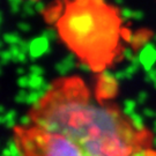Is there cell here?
Masks as SVG:
<instances>
[{
    "label": "cell",
    "mask_w": 156,
    "mask_h": 156,
    "mask_svg": "<svg viewBox=\"0 0 156 156\" xmlns=\"http://www.w3.org/2000/svg\"><path fill=\"white\" fill-rule=\"evenodd\" d=\"M28 123L73 141L89 156H140L149 134L75 75L55 80L28 109Z\"/></svg>",
    "instance_id": "obj_1"
},
{
    "label": "cell",
    "mask_w": 156,
    "mask_h": 156,
    "mask_svg": "<svg viewBox=\"0 0 156 156\" xmlns=\"http://www.w3.org/2000/svg\"><path fill=\"white\" fill-rule=\"evenodd\" d=\"M55 26L65 46L95 73L112 66L123 52V16L108 0H64Z\"/></svg>",
    "instance_id": "obj_2"
},
{
    "label": "cell",
    "mask_w": 156,
    "mask_h": 156,
    "mask_svg": "<svg viewBox=\"0 0 156 156\" xmlns=\"http://www.w3.org/2000/svg\"><path fill=\"white\" fill-rule=\"evenodd\" d=\"M12 136L19 156H89L69 139L30 123L16 125Z\"/></svg>",
    "instance_id": "obj_3"
}]
</instances>
